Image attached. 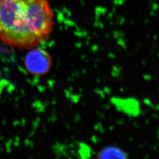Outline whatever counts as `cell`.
Segmentation results:
<instances>
[{"label": "cell", "mask_w": 159, "mask_h": 159, "mask_svg": "<svg viewBox=\"0 0 159 159\" xmlns=\"http://www.w3.org/2000/svg\"><path fill=\"white\" fill-rule=\"evenodd\" d=\"M54 13L49 0H0V40L18 49H32L48 40Z\"/></svg>", "instance_id": "1"}, {"label": "cell", "mask_w": 159, "mask_h": 159, "mask_svg": "<svg viewBox=\"0 0 159 159\" xmlns=\"http://www.w3.org/2000/svg\"><path fill=\"white\" fill-rule=\"evenodd\" d=\"M52 64L50 53L41 48H33L26 54L24 65L29 73L34 75H43L48 73Z\"/></svg>", "instance_id": "2"}, {"label": "cell", "mask_w": 159, "mask_h": 159, "mask_svg": "<svg viewBox=\"0 0 159 159\" xmlns=\"http://www.w3.org/2000/svg\"><path fill=\"white\" fill-rule=\"evenodd\" d=\"M99 159H127V154L120 148L108 146L102 150L97 156Z\"/></svg>", "instance_id": "3"}]
</instances>
